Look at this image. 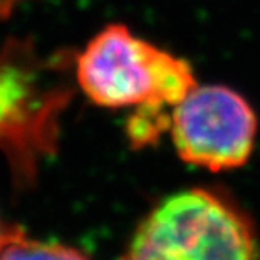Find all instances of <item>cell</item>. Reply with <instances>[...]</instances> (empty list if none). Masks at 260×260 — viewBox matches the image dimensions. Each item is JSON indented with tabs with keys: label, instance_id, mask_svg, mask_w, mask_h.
<instances>
[{
	"label": "cell",
	"instance_id": "2",
	"mask_svg": "<svg viewBox=\"0 0 260 260\" xmlns=\"http://www.w3.org/2000/svg\"><path fill=\"white\" fill-rule=\"evenodd\" d=\"M74 79L92 104L108 109H173L197 86L185 59L153 46L123 24H109L76 52Z\"/></svg>",
	"mask_w": 260,
	"mask_h": 260
},
{
	"label": "cell",
	"instance_id": "3",
	"mask_svg": "<svg viewBox=\"0 0 260 260\" xmlns=\"http://www.w3.org/2000/svg\"><path fill=\"white\" fill-rule=\"evenodd\" d=\"M121 260H260L250 220L230 198L188 188L149 212Z\"/></svg>",
	"mask_w": 260,
	"mask_h": 260
},
{
	"label": "cell",
	"instance_id": "5",
	"mask_svg": "<svg viewBox=\"0 0 260 260\" xmlns=\"http://www.w3.org/2000/svg\"><path fill=\"white\" fill-rule=\"evenodd\" d=\"M0 260H87V257L64 243L32 239L20 226L5 225Z\"/></svg>",
	"mask_w": 260,
	"mask_h": 260
},
{
	"label": "cell",
	"instance_id": "4",
	"mask_svg": "<svg viewBox=\"0 0 260 260\" xmlns=\"http://www.w3.org/2000/svg\"><path fill=\"white\" fill-rule=\"evenodd\" d=\"M257 114L239 92L197 84L173 109L170 135L185 163L210 171L243 167L257 140Z\"/></svg>",
	"mask_w": 260,
	"mask_h": 260
},
{
	"label": "cell",
	"instance_id": "7",
	"mask_svg": "<svg viewBox=\"0 0 260 260\" xmlns=\"http://www.w3.org/2000/svg\"><path fill=\"white\" fill-rule=\"evenodd\" d=\"M22 2L25 0H0V19H9Z\"/></svg>",
	"mask_w": 260,
	"mask_h": 260
},
{
	"label": "cell",
	"instance_id": "6",
	"mask_svg": "<svg viewBox=\"0 0 260 260\" xmlns=\"http://www.w3.org/2000/svg\"><path fill=\"white\" fill-rule=\"evenodd\" d=\"M173 111L158 106H138L126 121V136L133 148H148L170 133Z\"/></svg>",
	"mask_w": 260,
	"mask_h": 260
},
{
	"label": "cell",
	"instance_id": "8",
	"mask_svg": "<svg viewBox=\"0 0 260 260\" xmlns=\"http://www.w3.org/2000/svg\"><path fill=\"white\" fill-rule=\"evenodd\" d=\"M4 229H5V225L0 223V242H2V235H4Z\"/></svg>",
	"mask_w": 260,
	"mask_h": 260
},
{
	"label": "cell",
	"instance_id": "1",
	"mask_svg": "<svg viewBox=\"0 0 260 260\" xmlns=\"http://www.w3.org/2000/svg\"><path fill=\"white\" fill-rule=\"evenodd\" d=\"M74 62L76 52L42 56L29 39H9L0 49V149L22 188L34 185L42 159L56 153Z\"/></svg>",
	"mask_w": 260,
	"mask_h": 260
}]
</instances>
